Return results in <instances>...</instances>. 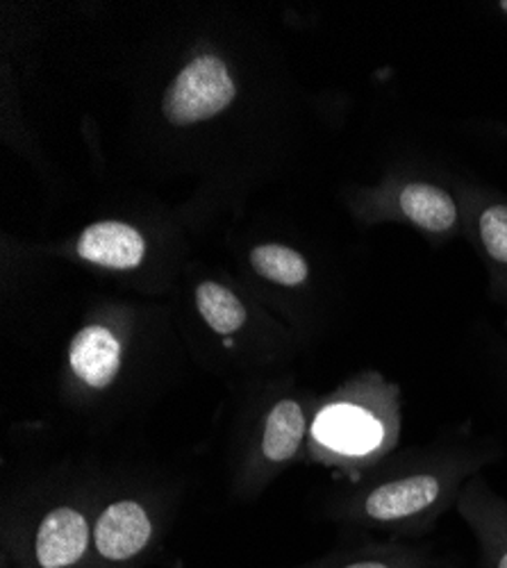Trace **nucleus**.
I'll list each match as a JSON object with an SVG mask.
<instances>
[{"instance_id":"obj_1","label":"nucleus","mask_w":507,"mask_h":568,"mask_svg":"<svg viewBox=\"0 0 507 568\" xmlns=\"http://www.w3.org/2000/svg\"><path fill=\"white\" fill-rule=\"evenodd\" d=\"M235 99V82L214 55L184 67L164 93L162 112L173 125H192L221 114Z\"/></svg>"},{"instance_id":"obj_2","label":"nucleus","mask_w":507,"mask_h":568,"mask_svg":"<svg viewBox=\"0 0 507 568\" xmlns=\"http://www.w3.org/2000/svg\"><path fill=\"white\" fill-rule=\"evenodd\" d=\"M94 552V528L75 507H55L45 514L34 530V568H80Z\"/></svg>"},{"instance_id":"obj_3","label":"nucleus","mask_w":507,"mask_h":568,"mask_svg":"<svg viewBox=\"0 0 507 568\" xmlns=\"http://www.w3.org/2000/svg\"><path fill=\"white\" fill-rule=\"evenodd\" d=\"M312 435L321 448L353 459L381 450L385 442L378 414L355 403H333L321 409Z\"/></svg>"},{"instance_id":"obj_4","label":"nucleus","mask_w":507,"mask_h":568,"mask_svg":"<svg viewBox=\"0 0 507 568\" xmlns=\"http://www.w3.org/2000/svg\"><path fill=\"white\" fill-rule=\"evenodd\" d=\"M155 535L149 511L136 500L110 503L94 524V555L110 566H125L142 557Z\"/></svg>"},{"instance_id":"obj_5","label":"nucleus","mask_w":507,"mask_h":568,"mask_svg":"<svg viewBox=\"0 0 507 568\" xmlns=\"http://www.w3.org/2000/svg\"><path fill=\"white\" fill-rule=\"evenodd\" d=\"M121 342L105 325H87L69 348L71 371L91 389H108L121 371Z\"/></svg>"},{"instance_id":"obj_6","label":"nucleus","mask_w":507,"mask_h":568,"mask_svg":"<svg viewBox=\"0 0 507 568\" xmlns=\"http://www.w3.org/2000/svg\"><path fill=\"white\" fill-rule=\"evenodd\" d=\"M78 255L105 268L130 271L146 255L144 236L128 223L103 221L89 225L78 240Z\"/></svg>"},{"instance_id":"obj_7","label":"nucleus","mask_w":507,"mask_h":568,"mask_svg":"<svg viewBox=\"0 0 507 568\" xmlns=\"http://www.w3.org/2000/svg\"><path fill=\"white\" fill-rule=\"evenodd\" d=\"M442 494L435 476H412L381 485L364 500V514L378 524H394L430 509Z\"/></svg>"},{"instance_id":"obj_8","label":"nucleus","mask_w":507,"mask_h":568,"mask_svg":"<svg viewBox=\"0 0 507 568\" xmlns=\"http://www.w3.org/2000/svg\"><path fill=\"white\" fill-rule=\"evenodd\" d=\"M305 439V414L296 400L275 403L264 420L262 453L268 462H290Z\"/></svg>"},{"instance_id":"obj_9","label":"nucleus","mask_w":507,"mask_h":568,"mask_svg":"<svg viewBox=\"0 0 507 568\" xmlns=\"http://www.w3.org/2000/svg\"><path fill=\"white\" fill-rule=\"evenodd\" d=\"M400 210L409 221L430 232L448 230L457 219L453 199L433 184H407L400 194Z\"/></svg>"},{"instance_id":"obj_10","label":"nucleus","mask_w":507,"mask_h":568,"mask_svg":"<svg viewBox=\"0 0 507 568\" xmlns=\"http://www.w3.org/2000/svg\"><path fill=\"white\" fill-rule=\"evenodd\" d=\"M196 305L216 335H235L246 323V310L240 298L216 282L199 284Z\"/></svg>"},{"instance_id":"obj_11","label":"nucleus","mask_w":507,"mask_h":568,"mask_svg":"<svg viewBox=\"0 0 507 568\" xmlns=\"http://www.w3.org/2000/svg\"><path fill=\"white\" fill-rule=\"evenodd\" d=\"M251 264L262 277L283 284V287H298L307 277L305 260L296 251L278 244L257 246L251 253Z\"/></svg>"},{"instance_id":"obj_12","label":"nucleus","mask_w":507,"mask_h":568,"mask_svg":"<svg viewBox=\"0 0 507 568\" xmlns=\"http://www.w3.org/2000/svg\"><path fill=\"white\" fill-rule=\"evenodd\" d=\"M480 236L487 253L496 262H507V207H489L480 216Z\"/></svg>"},{"instance_id":"obj_13","label":"nucleus","mask_w":507,"mask_h":568,"mask_svg":"<svg viewBox=\"0 0 507 568\" xmlns=\"http://www.w3.org/2000/svg\"><path fill=\"white\" fill-rule=\"evenodd\" d=\"M491 568H507V541H498L496 546H489L487 550Z\"/></svg>"},{"instance_id":"obj_14","label":"nucleus","mask_w":507,"mask_h":568,"mask_svg":"<svg viewBox=\"0 0 507 568\" xmlns=\"http://www.w3.org/2000/svg\"><path fill=\"white\" fill-rule=\"evenodd\" d=\"M339 568H398L394 566L392 561L387 559H376V557H364V559H355V561H348Z\"/></svg>"},{"instance_id":"obj_15","label":"nucleus","mask_w":507,"mask_h":568,"mask_svg":"<svg viewBox=\"0 0 507 568\" xmlns=\"http://www.w3.org/2000/svg\"><path fill=\"white\" fill-rule=\"evenodd\" d=\"M500 8H503V10H505V12H507V0H505V3H503V6H500Z\"/></svg>"}]
</instances>
